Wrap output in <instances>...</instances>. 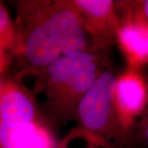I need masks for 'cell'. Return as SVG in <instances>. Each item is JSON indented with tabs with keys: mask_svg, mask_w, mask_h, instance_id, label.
I'll return each mask as SVG.
<instances>
[{
	"mask_svg": "<svg viewBox=\"0 0 148 148\" xmlns=\"http://www.w3.org/2000/svg\"><path fill=\"white\" fill-rule=\"evenodd\" d=\"M14 6L16 79L36 77L66 53L91 50L71 0H19Z\"/></svg>",
	"mask_w": 148,
	"mask_h": 148,
	"instance_id": "6da1fadb",
	"label": "cell"
},
{
	"mask_svg": "<svg viewBox=\"0 0 148 148\" xmlns=\"http://www.w3.org/2000/svg\"><path fill=\"white\" fill-rule=\"evenodd\" d=\"M107 53L79 50L56 59L36 77L34 95L43 93V118L53 125L77 121L80 102L108 65Z\"/></svg>",
	"mask_w": 148,
	"mask_h": 148,
	"instance_id": "7a4b0ae2",
	"label": "cell"
},
{
	"mask_svg": "<svg viewBox=\"0 0 148 148\" xmlns=\"http://www.w3.org/2000/svg\"><path fill=\"white\" fill-rule=\"evenodd\" d=\"M117 77L108 64L80 102L76 122L78 132L120 148L126 133L114 102Z\"/></svg>",
	"mask_w": 148,
	"mask_h": 148,
	"instance_id": "3957f363",
	"label": "cell"
},
{
	"mask_svg": "<svg viewBox=\"0 0 148 148\" xmlns=\"http://www.w3.org/2000/svg\"><path fill=\"white\" fill-rule=\"evenodd\" d=\"M119 25L118 45L128 69L143 71L148 65V20L142 1H115Z\"/></svg>",
	"mask_w": 148,
	"mask_h": 148,
	"instance_id": "277c9868",
	"label": "cell"
},
{
	"mask_svg": "<svg viewBox=\"0 0 148 148\" xmlns=\"http://www.w3.org/2000/svg\"><path fill=\"white\" fill-rule=\"evenodd\" d=\"M84 31L90 37L91 51L108 53L118 45L119 25L112 0H71Z\"/></svg>",
	"mask_w": 148,
	"mask_h": 148,
	"instance_id": "5b68a950",
	"label": "cell"
},
{
	"mask_svg": "<svg viewBox=\"0 0 148 148\" xmlns=\"http://www.w3.org/2000/svg\"><path fill=\"white\" fill-rule=\"evenodd\" d=\"M16 77H1L0 83V136L19 125L40 120L35 95Z\"/></svg>",
	"mask_w": 148,
	"mask_h": 148,
	"instance_id": "8992f818",
	"label": "cell"
},
{
	"mask_svg": "<svg viewBox=\"0 0 148 148\" xmlns=\"http://www.w3.org/2000/svg\"><path fill=\"white\" fill-rule=\"evenodd\" d=\"M114 102L126 138L148 104V82L143 71L127 68L117 77Z\"/></svg>",
	"mask_w": 148,
	"mask_h": 148,
	"instance_id": "52a82bcc",
	"label": "cell"
},
{
	"mask_svg": "<svg viewBox=\"0 0 148 148\" xmlns=\"http://www.w3.org/2000/svg\"><path fill=\"white\" fill-rule=\"evenodd\" d=\"M1 148H57L55 140L43 120L27 123L0 136Z\"/></svg>",
	"mask_w": 148,
	"mask_h": 148,
	"instance_id": "ba28073f",
	"label": "cell"
},
{
	"mask_svg": "<svg viewBox=\"0 0 148 148\" xmlns=\"http://www.w3.org/2000/svg\"><path fill=\"white\" fill-rule=\"evenodd\" d=\"M17 36L14 21H12L5 4L0 2V73L5 76L15 57Z\"/></svg>",
	"mask_w": 148,
	"mask_h": 148,
	"instance_id": "9c48e42d",
	"label": "cell"
},
{
	"mask_svg": "<svg viewBox=\"0 0 148 148\" xmlns=\"http://www.w3.org/2000/svg\"><path fill=\"white\" fill-rule=\"evenodd\" d=\"M120 148H148V104Z\"/></svg>",
	"mask_w": 148,
	"mask_h": 148,
	"instance_id": "30bf717a",
	"label": "cell"
},
{
	"mask_svg": "<svg viewBox=\"0 0 148 148\" xmlns=\"http://www.w3.org/2000/svg\"><path fill=\"white\" fill-rule=\"evenodd\" d=\"M142 3H143V7L144 12H145V14H146V16L148 20V0H143L142 1Z\"/></svg>",
	"mask_w": 148,
	"mask_h": 148,
	"instance_id": "8fae6325",
	"label": "cell"
},
{
	"mask_svg": "<svg viewBox=\"0 0 148 148\" xmlns=\"http://www.w3.org/2000/svg\"><path fill=\"white\" fill-rule=\"evenodd\" d=\"M147 69V71H143V75H144V77H146V79H147V82H148V65L144 69ZM144 69H143V70H144Z\"/></svg>",
	"mask_w": 148,
	"mask_h": 148,
	"instance_id": "7c38bea8",
	"label": "cell"
}]
</instances>
